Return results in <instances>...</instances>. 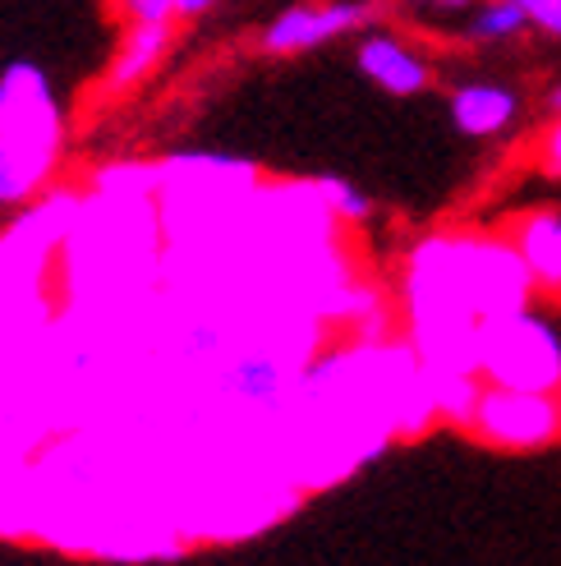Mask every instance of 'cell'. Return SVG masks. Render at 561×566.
Returning <instances> with one entry per match:
<instances>
[{
	"label": "cell",
	"instance_id": "6da1fadb",
	"mask_svg": "<svg viewBox=\"0 0 561 566\" xmlns=\"http://www.w3.org/2000/svg\"><path fill=\"white\" fill-rule=\"evenodd\" d=\"M401 295L428 374H479V327L525 308L534 281L507 231H433L410 244Z\"/></svg>",
	"mask_w": 561,
	"mask_h": 566
},
{
	"label": "cell",
	"instance_id": "7a4b0ae2",
	"mask_svg": "<svg viewBox=\"0 0 561 566\" xmlns=\"http://www.w3.org/2000/svg\"><path fill=\"white\" fill-rule=\"evenodd\" d=\"M65 153V111L33 61L0 74V203H28Z\"/></svg>",
	"mask_w": 561,
	"mask_h": 566
},
{
	"label": "cell",
	"instance_id": "3957f363",
	"mask_svg": "<svg viewBox=\"0 0 561 566\" xmlns=\"http://www.w3.org/2000/svg\"><path fill=\"white\" fill-rule=\"evenodd\" d=\"M479 374L493 387H520V391H561V332L534 314H497L479 327Z\"/></svg>",
	"mask_w": 561,
	"mask_h": 566
},
{
	"label": "cell",
	"instance_id": "277c9868",
	"mask_svg": "<svg viewBox=\"0 0 561 566\" xmlns=\"http://www.w3.org/2000/svg\"><path fill=\"white\" fill-rule=\"evenodd\" d=\"M373 0H295L263 23L254 46L272 61H290V55L322 51L336 38H359L363 28H373Z\"/></svg>",
	"mask_w": 561,
	"mask_h": 566
},
{
	"label": "cell",
	"instance_id": "5b68a950",
	"mask_svg": "<svg viewBox=\"0 0 561 566\" xmlns=\"http://www.w3.org/2000/svg\"><path fill=\"white\" fill-rule=\"evenodd\" d=\"M474 423L497 447H543L561 433V401L548 391L484 387L474 401Z\"/></svg>",
	"mask_w": 561,
	"mask_h": 566
},
{
	"label": "cell",
	"instance_id": "8992f818",
	"mask_svg": "<svg viewBox=\"0 0 561 566\" xmlns=\"http://www.w3.org/2000/svg\"><path fill=\"white\" fill-rule=\"evenodd\" d=\"M354 65L387 97H419L437 83V65L424 46L401 38L396 28H363L354 38Z\"/></svg>",
	"mask_w": 561,
	"mask_h": 566
},
{
	"label": "cell",
	"instance_id": "52a82bcc",
	"mask_svg": "<svg viewBox=\"0 0 561 566\" xmlns=\"http://www.w3.org/2000/svg\"><path fill=\"white\" fill-rule=\"evenodd\" d=\"M446 116L465 138H501L520 125V93L497 78H469L446 93Z\"/></svg>",
	"mask_w": 561,
	"mask_h": 566
},
{
	"label": "cell",
	"instance_id": "ba28073f",
	"mask_svg": "<svg viewBox=\"0 0 561 566\" xmlns=\"http://www.w3.org/2000/svg\"><path fill=\"white\" fill-rule=\"evenodd\" d=\"M171 46H176V23H129L116 55H110L106 74H102V83H97V93L106 102L134 93L138 83L161 70V61L171 55Z\"/></svg>",
	"mask_w": 561,
	"mask_h": 566
},
{
	"label": "cell",
	"instance_id": "9c48e42d",
	"mask_svg": "<svg viewBox=\"0 0 561 566\" xmlns=\"http://www.w3.org/2000/svg\"><path fill=\"white\" fill-rule=\"evenodd\" d=\"M511 244L534 281V295L561 304V208H529L511 221Z\"/></svg>",
	"mask_w": 561,
	"mask_h": 566
},
{
	"label": "cell",
	"instance_id": "30bf717a",
	"mask_svg": "<svg viewBox=\"0 0 561 566\" xmlns=\"http://www.w3.org/2000/svg\"><path fill=\"white\" fill-rule=\"evenodd\" d=\"M529 33V19L520 14V6L511 0H479L469 10V23H465V38L474 46H511Z\"/></svg>",
	"mask_w": 561,
	"mask_h": 566
},
{
	"label": "cell",
	"instance_id": "8fae6325",
	"mask_svg": "<svg viewBox=\"0 0 561 566\" xmlns=\"http://www.w3.org/2000/svg\"><path fill=\"white\" fill-rule=\"evenodd\" d=\"M314 198L322 203V212L331 221H341V226H363L373 217L369 193H363L359 185H350V180H341V176H318L314 180Z\"/></svg>",
	"mask_w": 561,
	"mask_h": 566
},
{
	"label": "cell",
	"instance_id": "7c38bea8",
	"mask_svg": "<svg viewBox=\"0 0 561 566\" xmlns=\"http://www.w3.org/2000/svg\"><path fill=\"white\" fill-rule=\"evenodd\" d=\"M276 364L267 359V355H240L235 364H231V387L240 391V396H254V401H267V396L276 391Z\"/></svg>",
	"mask_w": 561,
	"mask_h": 566
},
{
	"label": "cell",
	"instance_id": "4fadbf2b",
	"mask_svg": "<svg viewBox=\"0 0 561 566\" xmlns=\"http://www.w3.org/2000/svg\"><path fill=\"white\" fill-rule=\"evenodd\" d=\"M529 161H534V171H539V176L561 180V116L548 120V129L534 138V148H529Z\"/></svg>",
	"mask_w": 561,
	"mask_h": 566
},
{
	"label": "cell",
	"instance_id": "5bb4252c",
	"mask_svg": "<svg viewBox=\"0 0 561 566\" xmlns=\"http://www.w3.org/2000/svg\"><path fill=\"white\" fill-rule=\"evenodd\" d=\"M520 6V14L529 19V28L543 38H561V0H511Z\"/></svg>",
	"mask_w": 561,
	"mask_h": 566
},
{
	"label": "cell",
	"instance_id": "9a60e30c",
	"mask_svg": "<svg viewBox=\"0 0 561 566\" xmlns=\"http://www.w3.org/2000/svg\"><path fill=\"white\" fill-rule=\"evenodd\" d=\"M125 23H176V0H116Z\"/></svg>",
	"mask_w": 561,
	"mask_h": 566
},
{
	"label": "cell",
	"instance_id": "2e32d148",
	"mask_svg": "<svg viewBox=\"0 0 561 566\" xmlns=\"http://www.w3.org/2000/svg\"><path fill=\"white\" fill-rule=\"evenodd\" d=\"M221 6V0H176V23H193Z\"/></svg>",
	"mask_w": 561,
	"mask_h": 566
},
{
	"label": "cell",
	"instance_id": "e0dca14e",
	"mask_svg": "<svg viewBox=\"0 0 561 566\" xmlns=\"http://www.w3.org/2000/svg\"><path fill=\"white\" fill-rule=\"evenodd\" d=\"M414 6H428V10H452V14H461V10H474L479 0H414Z\"/></svg>",
	"mask_w": 561,
	"mask_h": 566
},
{
	"label": "cell",
	"instance_id": "ac0fdd59",
	"mask_svg": "<svg viewBox=\"0 0 561 566\" xmlns=\"http://www.w3.org/2000/svg\"><path fill=\"white\" fill-rule=\"evenodd\" d=\"M548 116H552V120L561 116V78H557L552 88H548Z\"/></svg>",
	"mask_w": 561,
	"mask_h": 566
}]
</instances>
